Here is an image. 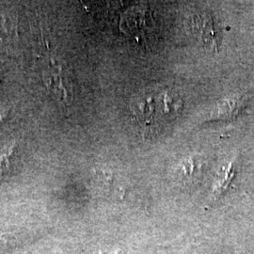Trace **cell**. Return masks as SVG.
<instances>
[{
    "label": "cell",
    "mask_w": 254,
    "mask_h": 254,
    "mask_svg": "<svg viewBox=\"0 0 254 254\" xmlns=\"http://www.w3.org/2000/svg\"><path fill=\"white\" fill-rule=\"evenodd\" d=\"M6 116H7V113H2V112H0V123L3 121V119L6 118Z\"/></svg>",
    "instance_id": "6"
},
{
    "label": "cell",
    "mask_w": 254,
    "mask_h": 254,
    "mask_svg": "<svg viewBox=\"0 0 254 254\" xmlns=\"http://www.w3.org/2000/svg\"><path fill=\"white\" fill-rule=\"evenodd\" d=\"M16 35V19L10 15H0V46H9Z\"/></svg>",
    "instance_id": "4"
},
{
    "label": "cell",
    "mask_w": 254,
    "mask_h": 254,
    "mask_svg": "<svg viewBox=\"0 0 254 254\" xmlns=\"http://www.w3.org/2000/svg\"><path fill=\"white\" fill-rule=\"evenodd\" d=\"M46 78L49 86L48 88L51 89L55 95L63 103L67 104L72 100L73 92L71 81L69 80L67 73L64 72L61 67L51 68Z\"/></svg>",
    "instance_id": "3"
},
{
    "label": "cell",
    "mask_w": 254,
    "mask_h": 254,
    "mask_svg": "<svg viewBox=\"0 0 254 254\" xmlns=\"http://www.w3.org/2000/svg\"><path fill=\"white\" fill-rule=\"evenodd\" d=\"M17 146L15 143L11 145L6 146L0 152V174L9 173V168L11 166V161L15 158Z\"/></svg>",
    "instance_id": "5"
},
{
    "label": "cell",
    "mask_w": 254,
    "mask_h": 254,
    "mask_svg": "<svg viewBox=\"0 0 254 254\" xmlns=\"http://www.w3.org/2000/svg\"><path fill=\"white\" fill-rule=\"evenodd\" d=\"M190 27L192 35L203 47L210 50L218 48V31L210 12H194L190 20Z\"/></svg>",
    "instance_id": "2"
},
{
    "label": "cell",
    "mask_w": 254,
    "mask_h": 254,
    "mask_svg": "<svg viewBox=\"0 0 254 254\" xmlns=\"http://www.w3.org/2000/svg\"><path fill=\"white\" fill-rule=\"evenodd\" d=\"M131 109L143 127L153 128L173 120L181 110L182 101L169 90H149L135 97Z\"/></svg>",
    "instance_id": "1"
}]
</instances>
